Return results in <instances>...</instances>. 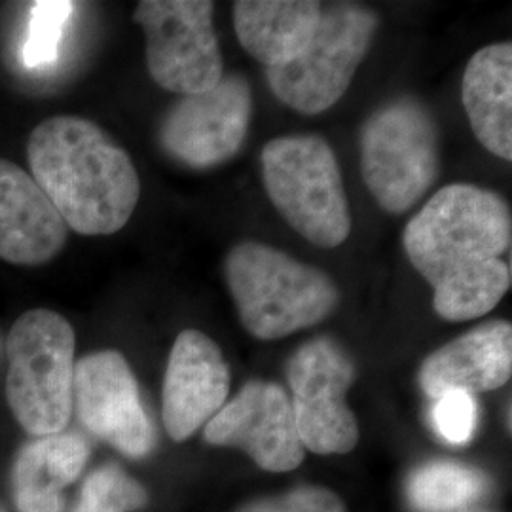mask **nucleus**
Listing matches in <instances>:
<instances>
[{
    "mask_svg": "<svg viewBox=\"0 0 512 512\" xmlns=\"http://www.w3.org/2000/svg\"><path fill=\"white\" fill-rule=\"evenodd\" d=\"M484 492V476L456 463H431L418 469L408 486L412 505L421 512H456Z\"/></svg>",
    "mask_w": 512,
    "mask_h": 512,
    "instance_id": "20",
    "label": "nucleus"
},
{
    "mask_svg": "<svg viewBox=\"0 0 512 512\" xmlns=\"http://www.w3.org/2000/svg\"><path fill=\"white\" fill-rule=\"evenodd\" d=\"M0 512H4V509H2V507H0Z\"/></svg>",
    "mask_w": 512,
    "mask_h": 512,
    "instance_id": "25",
    "label": "nucleus"
},
{
    "mask_svg": "<svg viewBox=\"0 0 512 512\" xmlns=\"http://www.w3.org/2000/svg\"><path fill=\"white\" fill-rule=\"evenodd\" d=\"M145 488L122 469L107 465L86 478L74 512H129L147 505Z\"/></svg>",
    "mask_w": 512,
    "mask_h": 512,
    "instance_id": "21",
    "label": "nucleus"
},
{
    "mask_svg": "<svg viewBox=\"0 0 512 512\" xmlns=\"http://www.w3.org/2000/svg\"><path fill=\"white\" fill-rule=\"evenodd\" d=\"M31 177L54 203L67 228L110 236L131 219L141 181L128 152L107 131L80 116H52L27 145Z\"/></svg>",
    "mask_w": 512,
    "mask_h": 512,
    "instance_id": "1",
    "label": "nucleus"
},
{
    "mask_svg": "<svg viewBox=\"0 0 512 512\" xmlns=\"http://www.w3.org/2000/svg\"><path fill=\"white\" fill-rule=\"evenodd\" d=\"M461 101L480 145L512 160V44L495 42L467 63Z\"/></svg>",
    "mask_w": 512,
    "mask_h": 512,
    "instance_id": "16",
    "label": "nucleus"
},
{
    "mask_svg": "<svg viewBox=\"0 0 512 512\" xmlns=\"http://www.w3.org/2000/svg\"><path fill=\"white\" fill-rule=\"evenodd\" d=\"M511 372V323L492 321L431 353L421 365L420 384L431 399L446 391L475 395L503 387Z\"/></svg>",
    "mask_w": 512,
    "mask_h": 512,
    "instance_id": "15",
    "label": "nucleus"
},
{
    "mask_svg": "<svg viewBox=\"0 0 512 512\" xmlns=\"http://www.w3.org/2000/svg\"><path fill=\"white\" fill-rule=\"evenodd\" d=\"M73 408L92 435L128 458H145L154 448V425L120 351H95L74 365Z\"/></svg>",
    "mask_w": 512,
    "mask_h": 512,
    "instance_id": "11",
    "label": "nucleus"
},
{
    "mask_svg": "<svg viewBox=\"0 0 512 512\" xmlns=\"http://www.w3.org/2000/svg\"><path fill=\"white\" fill-rule=\"evenodd\" d=\"M74 348L73 327L57 311H25L8 334L6 399L35 439L63 433L71 421Z\"/></svg>",
    "mask_w": 512,
    "mask_h": 512,
    "instance_id": "4",
    "label": "nucleus"
},
{
    "mask_svg": "<svg viewBox=\"0 0 512 512\" xmlns=\"http://www.w3.org/2000/svg\"><path fill=\"white\" fill-rule=\"evenodd\" d=\"M230 368L217 342L200 330L177 336L164 380V425L177 442L190 439L226 404Z\"/></svg>",
    "mask_w": 512,
    "mask_h": 512,
    "instance_id": "13",
    "label": "nucleus"
},
{
    "mask_svg": "<svg viewBox=\"0 0 512 512\" xmlns=\"http://www.w3.org/2000/svg\"><path fill=\"white\" fill-rule=\"evenodd\" d=\"M298 439L313 454H348L359 427L346 403L355 382L348 353L330 338H315L294 351L287 365Z\"/></svg>",
    "mask_w": 512,
    "mask_h": 512,
    "instance_id": "9",
    "label": "nucleus"
},
{
    "mask_svg": "<svg viewBox=\"0 0 512 512\" xmlns=\"http://www.w3.org/2000/svg\"><path fill=\"white\" fill-rule=\"evenodd\" d=\"M323 16L313 0H238L234 29L239 44L264 69L285 65L302 54Z\"/></svg>",
    "mask_w": 512,
    "mask_h": 512,
    "instance_id": "17",
    "label": "nucleus"
},
{
    "mask_svg": "<svg viewBox=\"0 0 512 512\" xmlns=\"http://www.w3.org/2000/svg\"><path fill=\"white\" fill-rule=\"evenodd\" d=\"M253 93L241 74H224L207 92L181 95L162 118L160 145L192 169H209L238 154L251 126Z\"/></svg>",
    "mask_w": 512,
    "mask_h": 512,
    "instance_id": "10",
    "label": "nucleus"
},
{
    "mask_svg": "<svg viewBox=\"0 0 512 512\" xmlns=\"http://www.w3.org/2000/svg\"><path fill=\"white\" fill-rule=\"evenodd\" d=\"M205 440L234 446L264 471L287 473L304 461L287 391L272 382H249L205 423Z\"/></svg>",
    "mask_w": 512,
    "mask_h": 512,
    "instance_id": "12",
    "label": "nucleus"
},
{
    "mask_svg": "<svg viewBox=\"0 0 512 512\" xmlns=\"http://www.w3.org/2000/svg\"><path fill=\"white\" fill-rule=\"evenodd\" d=\"M239 512H348L342 499L334 492L317 488V486H304L293 490L281 497L260 499L255 503L245 505Z\"/></svg>",
    "mask_w": 512,
    "mask_h": 512,
    "instance_id": "24",
    "label": "nucleus"
},
{
    "mask_svg": "<svg viewBox=\"0 0 512 512\" xmlns=\"http://www.w3.org/2000/svg\"><path fill=\"white\" fill-rule=\"evenodd\" d=\"M403 245L414 270L435 289L459 270L511 251V209L494 190L450 184L406 224Z\"/></svg>",
    "mask_w": 512,
    "mask_h": 512,
    "instance_id": "3",
    "label": "nucleus"
},
{
    "mask_svg": "<svg viewBox=\"0 0 512 512\" xmlns=\"http://www.w3.org/2000/svg\"><path fill=\"white\" fill-rule=\"evenodd\" d=\"M73 12V2H65V0L33 2L29 37L23 46V63L29 69L48 67L57 61L63 31Z\"/></svg>",
    "mask_w": 512,
    "mask_h": 512,
    "instance_id": "22",
    "label": "nucleus"
},
{
    "mask_svg": "<svg viewBox=\"0 0 512 512\" xmlns=\"http://www.w3.org/2000/svg\"><path fill=\"white\" fill-rule=\"evenodd\" d=\"M260 164L270 200L300 236L323 249L349 238L346 188L336 154L323 137H277L262 150Z\"/></svg>",
    "mask_w": 512,
    "mask_h": 512,
    "instance_id": "5",
    "label": "nucleus"
},
{
    "mask_svg": "<svg viewBox=\"0 0 512 512\" xmlns=\"http://www.w3.org/2000/svg\"><path fill=\"white\" fill-rule=\"evenodd\" d=\"M378 27V16L363 6L323 8L308 48L293 61L266 69L270 90L300 114L313 116L329 110L348 92Z\"/></svg>",
    "mask_w": 512,
    "mask_h": 512,
    "instance_id": "7",
    "label": "nucleus"
},
{
    "mask_svg": "<svg viewBox=\"0 0 512 512\" xmlns=\"http://www.w3.org/2000/svg\"><path fill=\"white\" fill-rule=\"evenodd\" d=\"M440 171V131L416 97H395L374 110L361 131V173L387 213L412 209Z\"/></svg>",
    "mask_w": 512,
    "mask_h": 512,
    "instance_id": "6",
    "label": "nucleus"
},
{
    "mask_svg": "<svg viewBox=\"0 0 512 512\" xmlns=\"http://www.w3.org/2000/svg\"><path fill=\"white\" fill-rule=\"evenodd\" d=\"M209 0H143L133 19L147 37L152 80L179 95L211 90L224 76L219 38Z\"/></svg>",
    "mask_w": 512,
    "mask_h": 512,
    "instance_id": "8",
    "label": "nucleus"
},
{
    "mask_svg": "<svg viewBox=\"0 0 512 512\" xmlns=\"http://www.w3.org/2000/svg\"><path fill=\"white\" fill-rule=\"evenodd\" d=\"M433 425L450 444L469 442L476 429L475 395L467 391H446L435 399Z\"/></svg>",
    "mask_w": 512,
    "mask_h": 512,
    "instance_id": "23",
    "label": "nucleus"
},
{
    "mask_svg": "<svg viewBox=\"0 0 512 512\" xmlns=\"http://www.w3.org/2000/svg\"><path fill=\"white\" fill-rule=\"evenodd\" d=\"M511 281V266L503 258L469 266L435 287L433 308L446 321H471L494 310Z\"/></svg>",
    "mask_w": 512,
    "mask_h": 512,
    "instance_id": "19",
    "label": "nucleus"
},
{
    "mask_svg": "<svg viewBox=\"0 0 512 512\" xmlns=\"http://www.w3.org/2000/svg\"><path fill=\"white\" fill-rule=\"evenodd\" d=\"M69 228L31 173L0 158V260L40 266L61 253Z\"/></svg>",
    "mask_w": 512,
    "mask_h": 512,
    "instance_id": "14",
    "label": "nucleus"
},
{
    "mask_svg": "<svg viewBox=\"0 0 512 512\" xmlns=\"http://www.w3.org/2000/svg\"><path fill=\"white\" fill-rule=\"evenodd\" d=\"M224 274L243 327L258 340L310 329L340 304L329 274L258 241L232 247Z\"/></svg>",
    "mask_w": 512,
    "mask_h": 512,
    "instance_id": "2",
    "label": "nucleus"
},
{
    "mask_svg": "<svg viewBox=\"0 0 512 512\" xmlns=\"http://www.w3.org/2000/svg\"><path fill=\"white\" fill-rule=\"evenodd\" d=\"M90 446L78 433L37 437L14 465V503L19 512H63V490L84 471Z\"/></svg>",
    "mask_w": 512,
    "mask_h": 512,
    "instance_id": "18",
    "label": "nucleus"
}]
</instances>
